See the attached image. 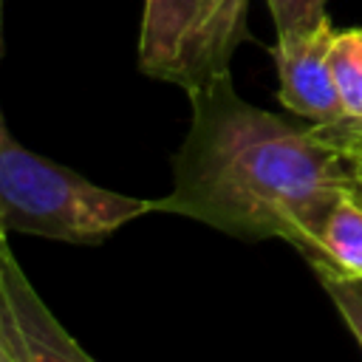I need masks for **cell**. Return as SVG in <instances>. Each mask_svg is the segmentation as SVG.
I'll use <instances>...</instances> for the list:
<instances>
[{
  "label": "cell",
  "mask_w": 362,
  "mask_h": 362,
  "mask_svg": "<svg viewBox=\"0 0 362 362\" xmlns=\"http://www.w3.org/2000/svg\"><path fill=\"white\" fill-rule=\"evenodd\" d=\"M334 25L325 17L314 28L277 34L272 48L277 65V99L286 110L303 116L311 124H339L345 119V107L331 71V40Z\"/></svg>",
  "instance_id": "277c9868"
},
{
  "label": "cell",
  "mask_w": 362,
  "mask_h": 362,
  "mask_svg": "<svg viewBox=\"0 0 362 362\" xmlns=\"http://www.w3.org/2000/svg\"><path fill=\"white\" fill-rule=\"evenodd\" d=\"M0 339L17 362H96L59 325L14 255L0 272Z\"/></svg>",
  "instance_id": "5b68a950"
},
{
  "label": "cell",
  "mask_w": 362,
  "mask_h": 362,
  "mask_svg": "<svg viewBox=\"0 0 362 362\" xmlns=\"http://www.w3.org/2000/svg\"><path fill=\"white\" fill-rule=\"evenodd\" d=\"M0 28H3V0H0Z\"/></svg>",
  "instance_id": "4fadbf2b"
},
{
  "label": "cell",
  "mask_w": 362,
  "mask_h": 362,
  "mask_svg": "<svg viewBox=\"0 0 362 362\" xmlns=\"http://www.w3.org/2000/svg\"><path fill=\"white\" fill-rule=\"evenodd\" d=\"M331 303L337 305L342 322L356 337L362 348V277L359 280H320Z\"/></svg>",
  "instance_id": "30bf717a"
},
{
  "label": "cell",
  "mask_w": 362,
  "mask_h": 362,
  "mask_svg": "<svg viewBox=\"0 0 362 362\" xmlns=\"http://www.w3.org/2000/svg\"><path fill=\"white\" fill-rule=\"evenodd\" d=\"M303 257L320 280L362 277V201L351 189L334 204L314 246Z\"/></svg>",
  "instance_id": "8992f818"
},
{
  "label": "cell",
  "mask_w": 362,
  "mask_h": 362,
  "mask_svg": "<svg viewBox=\"0 0 362 362\" xmlns=\"http://www.w3.org/2000/svg\"><path fill=\"white\" fill-rule=\"evenodd\" d=\"M266 3H269V11H272L277 34L314 28L328 17L325 14V3L328 0H266Z\"/></svg>",
  "instance_id": "ba28073f"
},
{
  "label": "cell",
  "mask_w": 362,
  "mask_h": 362,
  "mask_svg": "<svg viewBox=\"0 0 362 362\" xmlns=\"http://www.w3.org/2000/svg\"><path fill=\"white\" fill-rule=\"evenodd\" d=\"M8 255H11V249H8V232H6L3 223H0V272H3V263H6Z\"/></svg>",
  "instance_id": "8fae6325"
},
{
  "label": "cell",
  "mask_w": 362,
  "mask_h": 362,
  "mask_svg": "<svg viewBox=\"0 0 362 362\" xmlns=\"http://www.w3.org/2000/svg\"><path fill=\"white\" fill-rule=\"evenodd\" d=\"M192 122L173 158V189L153 209L218 232L277 238L305 255L334 204L351 189L337 141L238 96L232 76L189 93Z\"/></svg>",
  "instance_id": "6da1fadb"
},
{
  "label": "cell",
  "mask_w": 362,
  "mask_h": 362,
  "mask_svg": "<svg viewBox=\"0 0 362 362\" xmlns=\"http://www.w3.org/2000/svg\"><path fill=\"white\" fill-rule=\"evenodd\" d=\"M322 127V124H320ZM337 147L342 150L345 161H348V173H351V192L362 201V122L354 119H342L339 124H325L322 127Z\"/></svg>",
  "instance_id": "9c48e42d"
},
{
  "label": "cell",
  "mask_w": 362,
  "mask_h": 362,
  "mask_svg": "<svg viewBox=\"0 0 362 362\" xmlns=\"http://www.w3.org/2000/svg\"><path fill=\"white\" fill-rule=\"evenodd\" d=\"M0 362H17V359H14V354L6 348V342H3V339H0Z\"/></svg>",
  "instance_id": "7c38bea8"
},
{
  "label": "cell",
  "mask_w": 362,
  "mask_h": 362,
  "mask_svg": "<svg viewBox=\"0 0 362 362\" xmlns=\"http://www.w3.org/2000/svg\"><path fill=\"white\" fill-rule=\"evenodd\" d=\"M249 0H144L139 68L150 79L198 93L226 76L246 40Z\"/></svg>",
  "instance_id": "3957f363"
},
{
  "label": "cell",
  "mask_w": 362,
  "mask_h": 362,
  "mask_svg": "<svg viewBox=\"0 0 362 362\" xmlns=\"http://www.w3.org/2000/svg\"><path fill=\"white\" fill-rule=\"evenodd\" d=\"M331 71L345 107V119L362 122V28L334 31Z\"/></svg>",
  "instance_id": "52a82bcc"
},
{
  "label": "cell",
  "mask_w": 362,
  "mask_h": 362,
  "mask_svg": "<svg viewBox=\"0 0 362 362\" xmlns=\"http://www.w3.org/2000/svg\"><path fill=\"white\" fill-rule=\"evenodd\" d=\"M144 212H153V201L105 189L23 147L0 110V223L6 232L93 246Z\"/></svg>",
  "instance_id": "7a4b0ae2"
}]
</instances>
